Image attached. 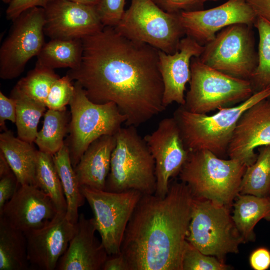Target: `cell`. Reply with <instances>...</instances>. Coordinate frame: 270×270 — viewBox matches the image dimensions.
Listing matches in <instances>:
<instances>
[{
  "instance_id": "4dcf8cb0",
  "label": "cell",
  "mask_w": 270,
  "mask_h": 270,
  "mask_svg": "<svg viewBox=\"0 0 270 270\" xmlns=\"http://www.w3.org/2000/svg\"><path fill=\"white\" fill-rule=\"evenodd\" d=\"M60 78L54 70L36 64L35 68L20 80L13 90L45 104L52 86Z\"/></svg>"
},
{
  "instance_id": "cb8c5ba5",
  "label": "cell",
  "mask_w": 270,
  "mask_h": 270,
  "mask_svg": "<svg viewBox=\"0 0 270 270\" xmlns=\"http://www.w3.org/2000/svg\"><path fill=\"white\" fill-rule=\"evenodd\" d=\"M53 159L66 200V217L70 222L76 224L80 216L78 209L84 204L86 198L81 192L66 143L53 156Z\"/></svg>"
},
{
  "instance_id": "74e56055",
  "label": "cell",
  "mask_w": 270,
  "mask_h": 270,
  "mask_svg": "<svg viewBox=\"0 0 270 270\" xmlns=\"http://www.w3.org/2000/svg\"><path fill=\"white\" fill-rule=\"evenodd\" d=\"M20 186L13 172L0 178V212L14 196Z\"/></svg>"
},
{
  "instance_id": "ac0fdd59",
  "label": "cell",
  "mask_w": 270,
  "mask_h": 270,
  "mask_svg": "<svg viewBox=\"0 0 270 270\" xmlns=\"http://www.w3.org/2000/svg\"><path fill=\"white\" fill-rule=\"evenodd\" d=\"M58 212L50 196L38 186L20 185L0 212V217L25 232L43 226Z\"/></svg>"
},
{
  "instance_id": "9a60e30c",
  "label": "cell",
  "mask_w": 270,
  "mask_h": 270,
  "mask_svg": "<svg viewBox=\"0 0 270 270\" xmlns=\"http://www.w3.org/2000/svg\"><path fill=\"white\" fill-rule=\"evenodd\" d=\"M44 10V34L50 39L82 40L104 28L97 6L55 0Z\"/></svg>"
},
{
  "instance_id": "bcb514c9",
  "label": "cell",
  "mask_w": 270,
  "mask_h": 270,
  "mask_svg": "<svg viewBox=\"0 0 270 270\" xmlns=\"http://www.w3.org/2000/svg\"><path fill=\"white\" fill-rule=\"evenodd\" d=\"M202 0L204 3H205L206 2H208V1H217L219 0Z\"/></svg>"
},
{
  "instance_id": "2e32d148",
  "label": "cell",
  "mask_w": 270,
  "mask_h": 270,
  "mask_svg": "<svg viewBox=\"0 0 270 270\" xmlns=\"http://www.w3.org/2000/svg\"><path fill=\"white\" fill-rule=\"evenodd\" d=\"M76 230L66 212H58L43 226L24 232L30 264L42 270H54Z\"/></svg>"
},
{
  "instance_id": "ba28073f",
  "label": "cell",
  "mask_w": 270,
  "mask_h": 270,
  "mask_svg": "<svg viewBox=\"0 0 270 270\" xmlns=\"http://www.w3.org/2000/svg\"><path fill=\"white\" fill-rule=\"evenodd\" d=\"M190 89L183 106L188 112L207 114L234 106L254 92L250 80L225 74L203 64L198 57L191 60Z\"/></svg>"
},
{
  "instance_id": "e0dca14e",
  "label": "cell",
  "mask_w": 270,
  "mask_h": 270,
  "mask_svg": "<svg viewBox=\"0 0 270 270\" xmlns=\"http://www.w3.org/2000/svg\"><path fill=\"white\" fill-rule=\"evenodd\" d=\"M270 145V97L248 108L241 116L230 144L227 156L247 167L256 160L255 150Z\"/></svg>"
},
{
  "instance_id": "60d3db41",
  "label": "cell",
  "mask_w": 270,
  "mask_h": 270,
  "mask_svg": "<svg viewBox=\"0 0 270 270\" xmlns=\"http://www.w3.org/2000/svg\"><path fill=\"white\" fill-rule=\"evenodd\" d=\"M102 270H130L124 256L120 253L108 256L105 262Z\"/></svg>"
},
{
  "instance_id": "7c38bea8",
  "label": "cell",
  "mask_w": 270,
  "mask_h": 270,
  "mask_svg": "<svg viewBox=\"0 0 270 270\" xmlns=\"http://www.w3.org/2000/svg\"><path fill=\"white\" fill-rule=\"evenodd\" d=\"M12 22L11 30L0 48V78L4 80L18 77L46 43L44 8L30 9Z\"/></svg>"
},
{
  "instance_id": "f1b7e54d",
  "label": "cell",
  "mask_w": 270,
  "mask_h": 270,
  "mask_svg": "<svg viewBox=\"0 0 270 270\" xmlns=\"http://www.w3.org/2000/svg\"><path fill=\"white\" fill-rule=\"evenodd\" d=\"M256 162L248 166L240 194L260 197L270 196V145L258 148Z\"/></svg>"
},
{
  "instance_id": "8d00e7d4",
  "label": "cell",
  "mask_w": 270,
  "mask_h": 270,
  "mask_svg": "<svg viewBox=\"0 0 270 270\" xmlns=\"http://www.w3.org/2000/svg\"><path fill=\"white\" fill-rule=\"evenodd\" d=\"M55 0H12L6 10V19L14 20L22 14L34 8H46Z\"/></svg>"
},
{
  "instance_id": "8fae6325",
  "label": "cell",
  "mask_w": 270,
  "mask_h": 270,
  "mask_svg": "<svg viewBox=\"0 0 270 270\" xmlns=\"http://www.w3.org/2000/svg\"><path fill=\"white\" fill-rule=\"evenodd\" d=\"M80 190L93 211L96 230L108 255L120 254L128 224L143 194L136 190L112 192L87 187Z\"/></svg>"
},
{
  "instance_id": "d6986e66",
  "label": "cell",
  "mask_w": 270,
  "mask_h": 270,
  "mask_svg": "<svg viewBox=\"0 0 270 270\" xmlns=\"http://www.w3.org/2000/svg\"><path fill=\"white\" fill-rule=\"evenodd\" d=\"M204 48V46L186 36L181 40L175 54L159 50V68L164 86L163 105L166 108L174 102L185 104L186 86L191 79V60L194 57H200Z\"/></svg>"
},
{
  "instance_id": "30bf717a",
  "label": "cell",
  "mask_w": 270,
  "mask_h": 270,
  "mask_svg": "<svg viewBox=\"0 0 270 270\" xmlns=\"http://www.w3.org/2000/svg\"><path fill=\"white\" fill-rule=\"evenodd\" d=\"M252 27L237 24L224 28L204 46L200 60L225 74L250 80L258 62Z\"/></svg>"
},
{
  "instance_id": "4fadbf2b",
  "label": "cell",
  "mask_w": 270,
  "mask_h": 270,
  "mask_svg": "<svg viewBox=\"0 0 270 270\" xmlns=\"http://www.w3.org/2000/svg\"><path fill=\"white\" fill-rule=\"evenodd\" d=\"M154 160L156 190L154 195L164 198L172 178L178 176L190 151L184 144L179 126L172 118L162 120L157 128L144 138Z\"/></svg>"
},
{
  "instance_id": "7bdbcfd3",
  "label": "cell",
  "mask_w": 270,
  "mask_h": 270,
  "mask_svg": "<svg viewBox=\"0 0 270 270\" xmlns=\"http://www.w3.org/2000/svg\"><path fill=\"white\" fill-rule=\"evenodd\" d=\"M12 170L4 154L0 151V178L6 175Z\"/></svg>"
},
{
  "instance_id": "6da1fadb",
  "label": "cell",
  "mask_w": 270,
  "mask_h": 270,
  "mask_svg": "<svg viewBox=\"0 0 270 270\" xmlns=\"http://www.w3.org/2000/svg\"><path fill=\"white\" fill-rule=\"evenodd\" d=\"M80 64L67 73L98 104L114 103L138 127L166 110L164 86L159 68V50L131 40L114 27L82 39Z\"/></svg>"
},
{
  "instance_id": "e575fe53",
  "label": "cell",
  "mask_w": 270,
  "mask_h": 270,
  "mask_svg": "<svg viewBox=\"0 0 270 270\" xmlns=\"http://www.w3.org/2000/svg\"><path fill=\"white\" fill-rule=\"evenodd\" d=\"M126 0H102L97 10L104 27H116L124 12Z\"/></svg>"
},
{
  "instance_id": "83f0119b",
  "label": "cell",
  "mask_w": 270,
  "mask_h": 270,
  "mask_svg": "<svg viewBox=\"0 0 270 270\" xmlns=\"http://www.w3.org/2000/svg\"><path fill=\"white\" fill-rule=\"evenodd\" d=\"M10 98L14 99L16 103V124L18 137L31 144L35 142L38 134V125L46 111V105L13 90Z\"/></svg>"
},
{
  "instance_id": "d6a6232c",
  "label": "cell",
  "mask_w": 270,
  "mask_h": 270,
  "mask_svg": "<svg viewBox=\"0 0 270 270\" xmlns=\"http://www.w3.org/2000/svg\"><path fill=\"white\" fill-rule=\"evenodd\" d=\"M182 266V270H227L231 268L218 258L203 254L187 240Z\"/></svg>"
},
{
  "instance_id": "b9f144b4",
  "label": "cell",
  "mask_w": 270,
  "mask_h": 270,
  "mask_svg": "<svg viewBox=\"0 0 270 270\" xmlns=\"http://www.w3.org/2000/svg\"><path fill=\"white\" fill-rule=\"evenodd\" d=\"M259 17L270 22V0H246Z\"/></svg>"
},
{
  "instance_id": "5b68a950",
  "label": "cell",
  "mask_w": 270,
  "mask_h": 270,
  "mask_svg": "<svg viewBox=\"0 0 270 270\" xmlns=\"http://www.w3.org/2000/svg\"><path fill=\"white\" fill-rule=\"evenodd\" d=\"M106 191L122 192L136 190L143 195L154 194L156 178L154 160L136 127H122L115 134Z\"/></svg>"
},
{
  "instance_id": "44dd1931",
  "label": "cell",
  "mask_w": 270,
  "mask_h": 270,
  "mask_svg": "<svg viewBox=\"0 0 270 270\" xmlns=\"http://www.w3.org/2000/svg\"><path fill=\"white\" fill-rule=\"evenodd\" d=\"M116 145L115 135H108L100 138L89 146L74 168L80 188L105 190Z\"/></svg>"
},
{
  "instance_id": "ab89813d",
  "label": "cell",
  "mask_w": 270,
  "mask_h": 270,
  "mask_svg": "<svg viewBox=\"0 0 270 270\" xmlns=\"http://www.w3.org/2000/svg\"><path fill=\"white\" fill-rule=\"evenodd\" d=\"M250 263L254 270H267L270 268V250L266 248H260L251 254Z\"/></svg>"
},
{
  "instance_id": "ee69618b",
  "label": "cell",
  "mask_w": 270,
  "mask_h": 270,
  "mask_svg": "<svg viewBox=\"0 0 270 270\" xmlns=\"http://www.w3.org/2000/svg\"><path fill=\"white\" fill-rule=\"evenodd\" d=\"M70 1L80 3L84 4L97 6L99 4L102 0H68Z\"/></svg>"
},
{
  "instance_id": "7a4b0ae2",
  "label": "cell",
  "mask_w": 270,
  "mask_h": 270,
  "mask_svg": "<svg viewBox=\"0 0 270 270\" xmlns=\"http://www.w3.org/2000/svg\"><path fill=\"white\" fill-rule=\"evenodd\" d=\"M194 198L181 181L170 184L164 198L142 195L121 247L130 270H182Z\"/></svg>"
},
{
  "instance_id": "52a82bcc",
  "label": "cell",
  "mask_w": 270,
  "mask_h": 270,
  "mask_svg": "<svg viewBox=\"0 0 270 270\" xmlns=\"http://www.w3.org/2000/svg\"><path fill=\"white\" fill-rule=\"evenodd\" d=\"M114 28L131 40L170 54L178 50L186 36L180 14L165 12L154 0H131L130 8Z\"/></svg>"
},
{
  "instance_id": "f6af8a7d",
  "label": "cell",
  "mask_w": 270,
  "mask_h": 270,
  "mask_svg": "<svg viewBox=\"0 0 270 270\" xmlns=\"http://www.w3.org/2000/svg\"><path fill=\"white\" fill-rule=\"evenodd\" d=\"M3 2L6 4H9L12 0H2Z\"/></svg>"
},
{
  "instance_id": "7402d4cb",
  "label": "cell",
  "mask_w": 270,
  "mask_h": 270,
  "mask_svg": "<svg viewBox=\"0 0 270 270\" xmlns=\"http://www.w3.org/2000/svg\"><path fill=\"white\" fill-rule=\"evenodd\" d=\"M0 151L4 154L21 186H36L38 150L32 144L16 137L7 130L0 134Z\"/></svg>"
},
{
  "instance_id": "ffe728a7",
  "label": "cell",
  "mask_w": 270,
  "mask_h": 270,
  "mask_svg": "<svg viewBox=\"0 0 270 270\" xmlns=\"http://www.w3.org/2000/svg\"><path fill=\"white\" fill-rule=\"evenodd\" d=\"M97 231L94 218L80 214L76 232L56 270H101L108 255L95 236Z\"/></svg>"
},
{
  "instance_id": "d590c367",
  "label": "cell",
  "mask_w": 270,
  "mask_h": 270,
  "mask_svg": "<svg viewBox=\"0 0 270 270\" xmlns=\"http://www.w3.org/2000/svg\"><path fill=\"white\" fill-rule=\"evenodd\" d=\"M165 12L170 14H180L203 10L202 0H154Z\"/></svg>"
},
{
  "instance_id": "484cf974",
  "label": "cell",
  "mask_w": 270,
  "mask_h": 270,
  "mask_svg": "<svg viewBox=\"0 0 270 270\" xmlns=\"http://www.w3.org/2000/svg\"><path fill=\"white\" fill-rule=\"evenodd\" d=\"M82 54V40L50 39L37 56L36 64L53 70H74L80 66Z\"/></svg>"
},
{
  "instance_id": "5bb4252c",
  "label": "cell",
  "mask_w": 270,
  "mask_h": 270,
  "mask_svg": "<svg viewBox=\"0 0 270 270\" xmlns=\"http://www.w3.org/2000/svg\"><path fill=\"white\" fill-rule=\"evenodd\" d=\"M180 17L186 36L204 46L230 26L244 24L254 26L258 16L246 0H228L209 10L182 12Z\"/></svg>"
},
{
  "instance_id": "f35d334b",
  "label": "cell",
  "mask_w": 270,
  "mask_h": 270,
  "mask_svg": "<svg viewBox=\"0 0 270 270\" xmlns=\"http://www.w3.org/2000/svg\"><path fill=\"white\" fill-rule=\"evenodd\" d=\"M16 120V103L14 99L6 96L0 92V130L6 131V121L10 120L14 124Z\"/></svg>"
},
{
  "instance_id": "836d02e7",
  "label": "cell",
  "mask_w": 270,
  "mask_h": 270,
  "mask_svg": "<svg viewBox=\"0 0 270 270\" xmlns=\"http://www.w3.org/2000/svg\"><path fill=\"white\" fill-rule=\"evenodd\" d=\"M66 74L62 78H60L54 82L45 102L48 110H66V106L70 105L75 91V86Z\"/></svg>"
},
{
  "instance_id": "4316f807",
  "label": "cell",
  "mask_w": 270,
  "mask_h": 270,
  "mask_svg": "<svg viewBox=\"0 0 270 270\" xmlns=\"http://www.w3.org/2000/svg\"><path fill=\"white\" fill-rule=\"evenodd\" d=\"M68 119L66 110H48L46 112L43 127L38 132L35 141L40 151L53 156L62 148L69 130Z\"/></svg>"
},
{
  "instance_id": "1f68e13d",
  "label": "cell",
  "mask_w": 270,
  "mask_h": 270,
  "mask_svg": "<svg viewBox=\"0 0 270 270\" xmlns=\"http://www.w3.org/2000/svg\"><path fill=\"white\" fill-rule=\"evenodd\" d=\"M254 26L259 36L258 62L250 81L256 92L270 88V22L258 16Z\"/></svg>"
},
{
  "instance_id": "d4e9b609",
  "label": "cell",
  "mask_w": 270,
  "mask_h": 270,
  "mask_svg": "<svg viewBox=\"0 0 270 270\" xmlns=\"http://www.w3.org/2000/svg\"><path fill=\"white\" fill-rule=\"evenodd\" d=\"M29 264L24 232L0 217V270H26Z\"/></svg>"
},
{
  "instance_id": "3957f363",
  "label": "cell",
  "mask_w": 270,
  "mask_h": 270,
  "mask_svg": "<svg viewBox=\"0 0 270 270\" xmlns=\"http://www.w3.org/2000/svg\"><path fill=\"white\" fill-rule=\"evenodd\" d=\"M269 97L270 88L254 93L236 106L221 108L210 116L193 113L180 106L173 117L190 152L208 150L222 158L227 155L234 130L242 114L254 104Z\"/></svg>"
},
{
  "instance_id": "f546056e",
  "label": "cell",
  "mask_w": 270,
  "mask_h": 270,
  "mask_svg": "<svg viewBox=\"0 0 270 270\" xmlns=\"http://www.w3.org/2000/svg\"><path fill=\"white\" fill-rule=\"evenodd\" d=\"M36 186L48 194L58 212H66L67 203L53 156L38 150Z\"/></svg>"
},
{
  "instance_id": "9c48e42d",
  "label": "cell",
  "mask_w": 270,
  "mask_h": 270,
  "mask_svg": "<svg viewBox=\"0 0 270 270\" xmlns=\"http://www.w3.org/2000/svg\"><path fill=\"white\" fill-rule=\"evenodd\" d=\"M230 208L208 200L194 198L186 240L203 254L222 262L229 254H238L245 244Z\"/></svg>"
},
{
  "instance_id": "603a6c76",
  "label": "cell",
  "mask_w": 270,
  "mask_h": 270,
  "mask_svg": "<svg viewBox=\"0 0 270 270\" xmlns=\"http://www.w3.org/2000/svg\"><path fill=\"white\" fill-rule=\"evenodd\" d=\"M233 204L234 224L246 243L256 240L254 228L262 220L270 222V196L260 197L239 194Z\"/></svg>"
},
{
  "instance_id": "277c9868",
  "label": "cell",
  "mask_w": 270,
  "mask_h": 270,
  "mask_svg": "<svg viewBox=\"0 0 270 270\" xmlns=\"http://www.w3.org/2000/svg\"><path fill=\"white\" fill-rule=\"evenodd\" d=\"M246 168L238 160H224L210 151L200 150L190 152L178 176L194 198L231 208L240 194Z\"/></svg>"
},
{
  "instance_id": "8992f818",
  "label": "cell",
  "mask_w": 270,
  "mask_h": 270,
  "mask_svg": "<svg viewBox=\"0 0 270 270\" xmlns=\"http://www.w3.org/2000/svg\"><path fill=\"white\" fill-rule=\"evenodd\" d=\"M74 84L75 91L70 104V135L66 144L75 168L94 142L104 136H114L126 124L127 118L114 103H94L78 84L75 82Z\"/></svg>"
}]
</instances>
